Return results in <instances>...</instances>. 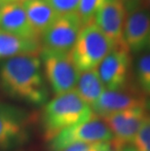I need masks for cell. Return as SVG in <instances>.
I'll return each mask as SVG.
<instances>
[{"mask_svg":"<svg viewBox=\"0 0 150 151\" xmlns=\"http://www.w3.org/2000/svg\"><path fill=\"white\" fill-rule=\"evenodd\" d=\"M38 56L8 59L0 67V84L10 97L35 105L46 104L48 89Z\"/></svg>","mask_w":150,"mask_h":151,"instance_id":"obj_1","label":"cell"},{"mask_svg":"<svg viewBox=\"0 0 150 151\" xmlns=\"http://www.w3.org/2000/svg\"><path fill=\"white\" fill-rule=\"evenodd\" d=\"M95 114L91 106L73 90L58 95L47 102L42 113L45 139L50 141L60 132L91 119Z\"/></svg>","mask_w":150,"mask_h":151,"instance_id":"obj_2","label":"cell"},{"mask_svg":"<svg viewBox=\"0 0 150 151\" xmlns=\"http://www.w3.org/2000/svg\"><path fill=\"white\" fill-rule=\"evenodd\" d=\"M113 49V43L95 22H91L81 28L70 55L78 71L83 72L97 69Z\"/></svg>","mask_w":150,"mask_h":151,"instance_id":"obj_3","label":"cell"},{"mask_svg":"<svg viewBox=\"0 0 150 151\" xmlns=\"http://www.w3.org/2000/svg\"><path fill=\"white\" fill-rule=\"evenodd\" d=\"M113 134L103 118L93 116L91 119L60 132L49 141L50 151H63L73 143L97 144L111 142Z\"/></svg>","mask_w":150,"mask_h":151,"instance_id":"obj_4","label":"cell"},{"mask_svg":"<svg viewBox=\"0 0 150 151\" xmlns=\"http://www.w3.org/2000/svg\"><path fill=\"white\" fill-rule=\"evenodd\" d=\"M41 63L45 76L55 94L62 95L76 88L80 72L70 53H60L41 48Z\"/></svg>","mask_w":150,"mask_h":151,"instance_id":"obj_5","label":"cell"},{"mask_svg":"<svg viewBox=\"0 0 150 151\" xmlns=\"http://www.w3.org/2000/svg\"><path fill=\"white\" fill-rule=\"evenodd\" d=\"M83 27L77 13L60 15L41 34L42 48L60 53H70Z\"/></svg>","mask_w":150,"mask_h":151,"instance_id":"obj_6","label":"cell"},{"mask_svg":"<svg viewBox=\"0 0 150 151\" xmlns=\"http://www.w3.org/2000/svg\"><path fill=\"white\" fill-rule=\"evenodd\" d=\"M146 109V107L132 108L103 118L113 134L111 143L116 150H121L133 141L142 122L148 114Z\"/></svg>","mask_w":150,"mask_h":151,"instance_id":"obj_7","label":"cell"},{"mask_svg":"<svg viewBox=\"0 0 150 151\" xmlns=\"http://www.w3.org/2000/svg\"><path fill=\"white\" fill-rule=\"evenodd\" d=\"M132 59L129 50L113 49L98 67L105 90L117 91L129 87Z\"/></svg>","mask_w":150,"mask_h":151,"instance_id":"obj_8","label":"cell"},{"mask_svg":"<svg viewBox=\"0 0 150 151\" xmlns=\"http://www.w3.org/2000/svg\"><path fill=\"white\" fill-rule=\"evenodd\" d=\"M146 98L141 92L133 88V86H129L117 91L105 90L100 99L91 105V108L95 116L104 118L128 109L146 107Z\"/></svg>","mask_w":150,"mask_h":151,"instance_id":"obj_9","label":"cell"},{"mask_svg":"<svg viewBox=\"0 0 150 151\" xmlns=\"http://www.w3.org/2000/svg\"><path fill=\"white\" fill-rule=\"evenodd\" d=\"M127 7L121 0H110L95 16L94 22L113 43L114 49L129 50L124 40Z\"/></svg>","mask_w":150,"mask_h":151,"instance_id":"obj_10","label":"cell"},{"mask_svg":"<svg viewBox=\"0 0 150 151\" xmlns=\"http://www.w3.org/2000/svg\"><path fill=\"white\" fill-rule=\"evenodd\" d=\"M28 119L24 111L0 104V150L9 149L27 139Z\"/></svg>","mask_w":150,"mask_h":151,"instance_id":"obj_11","label":"cell"},{"mask_svg":"<svg viewBox=\"0 0 150 151\" xmlns=\"http://www.w3.org/2000/svg\"><path fill=\"white\" fill-rule=\"evenodd\" d=\"M150 34V14L144 8L131 7L127 12L124 40L130 52L138 54L147 47Z\"/></svg>","mask_w":150,"mask_h":151,"instance_id":"obj_12","label":"cell"},{"mask_svg":"<svg viewBox=\"0 0 150 151\" xmlns=\"http://www.w3.org/2000/svg\"><path fill=\"white\" fill-rule=\"evenodd\" d=\"M0 29L25 39L39 40L40 38L31 27L22 2L13 1L3 5L0 14Z\"/></svg>","mask_w":150,"mask_h":151,"instance_id":"obj_13","label":"cell"},{"mask_svg":"<svg viewBox=\"0 0 150 151\" xmlns=\"http://www.w3.org/2000/svg\"><path fill=\"white\" fill-rule=\"evenodd\" d=\"M39 40L25 39L0 29V59L20 56H38L41 52Z\"/></svg>","mask_w":150,"mask_h":151,"instance_id":"obj_14","label":"cell"},{"mask_svg":"<svg viewBox=\"0 0 150 151\" xmlns=\"http://www.w3.org/2000/svg\"><path fill=\"white\" fill-rule=\"evenodd\" d=\"M22 3L31 27L39 36L60 16L47 0H27Z\"/></svg>","mask_w":150,"mask_h":151,"instance_id":"obj_15","label":"cell"},{"mask_svg":"<svg viewBox=\"0 0 150 151\" xmlns=\"http://www.w3.org/2000/svg\"><path fill=\"white\" fill-rule=\"evenodd\" d=\"M76 92L85 102L90 105L94 104L105 91V88L98 75V69L87 70L80 72L78 77Z\"/></svg>","mask_w":150,"mask_h":151,"instance_id":"obj_16","label":"cell"},{"mask_svg":"<svg viewBox=\"0 0 150 151\" xmlns=\"http://www.w3.org/2000/svg\"><path fill=\"white\" fill-rule=\"evenodd\" d=\"M136 77L139 90L145 98L150 99V52L142 55L138 60Z\"/></svg>","mask_w":150,"mask_h":151,"instance_id":"obj_17","label":"cell"},{"mask_svg":"<svg viewBox=\"0 0 150 151\" xmlns=\"http://www.w3.org/2000/svg\"><path fill=\"white\" fill-rule=\"evenodd\" d=\"M108 1L110 0H80L76 13L83 27L94 22L95 14Z\"/></svg>","mask_w":150,"mask_h":151,"instance_id":"obj_18","label":"cell"},{"mask_svg":"<svg viewBox=\"0 0 150 151\" xmlns=\"http://www.w3.org/2000/svg\"><path fill=\"white\" fill-rule=\"evenodd\" d=\"M132 143L138 151H150V114L146 115Z\"/></svg>","mask_w":150,"mask_h":151,"instance_id":"obj_19","label":"cell"},{"mask_svg":"<svg viewBox=\"0 0 150 151\" xmlns=\"http://www.w3.org/2000/svg\"><path fill=\"white\" fill-rule=\"evenodd\" d=\"M59 15L76 12L80 0H47Z\"/></svg>","mask_w":150,"mask_h":151,"instance_id":"obj_20","label":"cell"},{"mask_svg":"<svg viewBox=\"0 0 150 151\" xmlns=\"http://www.w3.org/2000/svg\"><path fill=\"white\" fill-rule=\"evenodd\" d=\"M95 144L90 143H73L63 151H92Z\"/></svg>","mask_w":150,"mask_h":151,"instance_id":"obj_21","label":"cell"},{"mask_svg":"<svg viewBox=\"0 0 150 151\" xmlns=\"http://www.w3.org/2000/svg\"><path fill=\"white\" fill-rule=\"evenodd\" d=\"M92 151H115V148L111 142H103L95 144Z\"/></svg>","mask_w":150,"mask_h":151,"instance_id":"obj_22","label":"cell"},{"mask_svg":"<svg viewBox=\"0 0 150 151\" xmlns=\"http://www.w3.org/2000/svg\"><path fill=\"white\" fill-rule=\"evenodd\" d=\"M139 6L142 8H144L145 10L148 12L150 11V0H139Z\"/></svg>","mask_w":150,"mask_h":151,"instance_id":"obj_23","label":"cell"},{"mask_svg":"<svg viewBox=\"0 0 150 151\" xmlns=\"http://www.w3.org/2000/svg\"><path fill=\"white\" fill-rule=\"evenodd\" d=\"M120 151H138V150H136L135 147L132 145V144H129V145L124 146Z\"/></svg>","mask_w":150,"mask_h":151,"instance_id":"obj_24","label":"cell"},{"mask_svg":"<svg viewBox=\"0 0 150 151\" xmlns=\"http://www.w3.org/2000/svg\"><path fill=\"white\" fill-rule=\"evenodd\" d=\"M13 1H14V0H0V3H1V4H7V3H10Z\"/></svg>","mask_w":150,"mask_h":151,"instance_id":"obj_25","label":"cell"},{"mask_svg":"<svg viewBox=\"0 0 150 151\" xmlns=\"http://www.w3.org/2000/svg\"><path fill=\"white\" fill-rule=\"evenodd\" d=\"M122 2H124V3H129V4H132V3L133 2V1H139V0H121Z\"/></svg>","mask_w":150,"mask_h":151,"instance_id":"obj_26","label":"cell"},{"mask_svg":"<svg viewBox=\"0 0 150 151\" xmlns=\"http://www.w3.org/2000/svg\"><path fill=\"white\" fill-rule=\"evenodd\" d=\"M146 48H147V49L150 51V34H149V39H148V43H147V47H146Z\"/></svg>","mask_w":150,"mask_h":151,"instance_id":"obj_27","label":"cell"},{"mask_svg":"<svg viewBox=\"0 0 150 151\" xmlns=\"http://www.w3.org/2000/svg\"><path fill=\"white\" fill-rule=\"evenodd\" d=\"M146 107H147L148 109H150V99H149V101H147V104H146Z\"/></svg>","mask_w":150,"mask_h":151,"instance_id":"obj_28","label":"cell"},{"mask_svg":"<svg viewBox=\"0 0 150 151\" xmlns=\"http://www.w3.org/2000/svg\"><path fill=\"white\" fill-rule=\"evenodd\" d=\"M3 5H4V4H1V3H0V14H1V11H2V8H3Z\"/></svg>","mask_w":150,"mask_h":151,"instance_id":"obj_29","label":"cell"},{"mask_svg":"<svg viewBox=\"0 0 150 151\" xmlns=\"http://www.w3.org/2000/svg\"><path fill=\"white\" fill-rule=\"evenodd\" d=\"M14 1H17V2H24V1H27V0H14Z\"/></svg>","mask_w":150,"mask_h":151,"instance_id":"obj_30","label":"cell"},{"mask_svg":"<svg viewBox=\"0 0 150 151\" xmlns=\"http://www.w3.org/2000/svg\"><path fill=\"white\" fill-rule=\"evenodd\" d=\"M115 151H120V150H116V149H115Z\"/></svg>","mask_w":150,"mask_h":151,"instance_id":"obj_31","label":"cell"}]
</instances>
